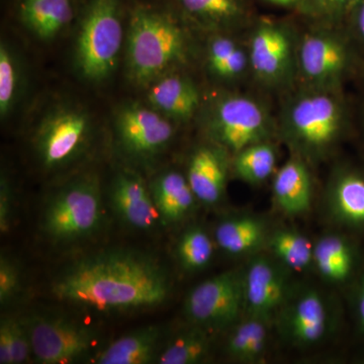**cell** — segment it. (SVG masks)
<instances>
[{"instance_id": "4dcf8cb0", "label": "cell", "mask_w": 364, "mask_h": 364, "mask_svg": "<svg viewBox=\"0 0 364 364\" xmlns=\"http://www.w3.org/2000/svg\"><path fill=\"white\" fill-rule=\"evenodd\" d=\"M214 242L205 229L189 227L176 245V256L183 269L198 272L208 267L214 256Z\"/></svg>"}, {"instance_id": "ac0fdd59", "label": "cell", "mask_w": 364, "mask_h": 364, "mask_svg": "<svg viewBox=\"0 0 364 364\" xmlns=\"http://www.w3.org/2000/svg\"><path fill=\"white\" fill-rule=\"evenodd\" d=\"M153 82L148 91V102L173 122L189 121L202 107L200 90L188 76L166 73Z\"/></svg>"}, {"instance_id": "7402d4cb", "label": "cell", "mask_w": 364, "mask_h": 364, "mask_svg": "<svg viewBox=\"0 0 364 364\" xmlns=\"http://www.w3.org/2000/svg\"><path fill=\"white\" fill-rule=\"evenodd\" d=\"M233 33H217L208 41L205 63L210 75L223 82H241L251 77L247 41Z\"/></svg>"}, {"instance_id": "277c9868", "label": "cell", "mask_w": 364, "mask_h": 364, "mask_svg": "<svg viewBox=\"0 0 364 364\" xmlns=\"http://www.w3.org/2000/svg\"><path fill=\"white\" fill-rule=\"evenodd\" d=\"M359 59L360 54L343 26L311 23L299 35L296 88L343 91Z\"/></svg>"}, {"instance_id": "4fadbf2b", "label": "cell", "mask_w": 364, "mask_h": 364, "mask_svg": "<svg viewBox=\"0 0 364 364\" xmlns=\"http://www.w3.org/2000/svg\"><path fill=\"white\" fill-rule=\"evenodd\" d=\"M275 318L282 336L296 346L320 343L332 329V316L327 301L313 289L291 294Z\"/></svg>"}, {"instance_id": "7c38bea8", "label": "cell", "mask_w": 364, "mask_h": 364, "mask_svg": "<svg viewBox=\"0 0 364 364\" xmlns=\"http://www.w3.org/2000/svg\"><path fill=\"white\" fill-rule=\"evenodd\" d=\"M174 122L145 105H124L116 117V136L124 154L136 160H149L163 152L173 138Z\"/></svg>"}, {"instance_id": "836d02e7", "label": "cell", "mask_w": 364, "mask_h": 364, "mask_svg": "<svg viewBox=\"0 0 364 364\" xmlns=\"http://www.w3.org/2000/svg\"><path fill=\"white\" fill-rule=\"evenodd\" d=\"M258 1L287 11L310 23L322 21L320 0H258Z\"/></svg>"}, {"instance_id": "7a4b0ae2", "label": "cell", "mask_w": 364, "mask_h": 364, "mask_svg": "<svg viewBox=\"0 0 364 364\" xmlns=\"http://www.w3.org/2000/svg\"><path fill=\"white\" fill-rule=\"evenodd\" d=\"M277 136L291 155L310 164L326 159L349 126L343 91H291L277 117Z\"/></svg>"}, {"instance_id": "2e32d148", "label": "cell", "mask_w": 364, "mask_h": 364, "mask_svg": "<svg viewBox=\"0 0 364 364\" xmlns=\"http://www.w3.org/2000/svg\"><path fill=\"white\" fill-rule=\"evenodd\" d=\"M109 198L112 210L129 227L149 231L161 223L149 186L133 172L117 174L112 181Z\"/></svg>"}, {"instance_id": "9a60e30c", "label": "cell", "mask_w": 364, "mask_h": 364, "mask_svg": "<svg viewBox=\"0 0 364 364\" xmlns=\"http://www.w3.org/2000/svg\"><path fill=\"white\" fill-rule=\"evenodd\" d=\"M231 157L224 148L212 142L193 151L186 176L198 202L214 205L224 198Z\"/></svg>"}, {"instance_id": "30bf717a", "label": "cell", "mask_w": 364, "mask_h": 364, "mask_svg": "<svg viewBox=\"0 0 364 364\" xmlns=\"http://www.w3.org/2000/svg\"><path fill=\"white\" fill-rule=\"evenodd\" d=\"M245 312L244 269H231L198 284L186 296L184 314L191 324L220 330L238 322Z\"/></svg>"}, {"instance_id": "83f0119b", "label": "cell", "mask_w": 364, "mask_h": 364, "mask_svg": "<svg viewBox=\"0 0 364 364\" xmlns=\"http://www.w3.org/2000/svg\"><path fill=\"white\" fill-rule=\"evenodd\" d=\"M210 330L191 324L176 333L164 344L156 363L160 364H196L207 360L212 353Z\"/></svg>"}, {"instance_id": "f35d334b", "label": "cell", "mask_w": 364, "mask_h": 364, "mask_svg": "<svg viewBox=\"0 0 364 364\" xmlns=\"http://www.w3.org/2000/svg\"><path fill=\"white\" fill-rule=\"evenodd\" d=\"M0 363L14 364L13 338L9 318H2L0 324Z\"/></svg>"}, {"instance_id": "484cf974", "label": "cell", "mask_w": 364, "mask_h": 364, "mask_svg": "<svg viewBox=\"0 0 364 364\" xmlns=\"http://www.w3.org/2000/svg\"><path fill=\"white\" fill-rule=\"evenodd\" d=\"M355 265V249L341 235H325L314 245V267L327 282H346L350 279Z\"/></svg>"}, {"instance_id": "5b68a950", "label": "cell", "mask_w": 364, "mask_h": 364, "mask_svg": "<svg viewBox=\"0 0 364 364\" xmlns=\"http://www.w3.org/2000/svg\"><path fill=\"white\" fill-rule=\"evenodd\" d=\"M104 219L100 181L85 174L67 182L48 198L41 228L53 243L72 244L93 236Z\"/></svg>"}, {"instance_id": "6da1fadb", "label": "cell", "mask_w": 364, "mask_h": 364, "mask_svg": "<svg viewBox=\"0 0 364 364\" xmlns=\"http://www.w3.org/2000/svg\"><path fill=\"white\" fill-rule=\"evenodd\" d=\"M171 291L168 272L154 256L133 249L86 255L53 280L55 298L98 312H127L162 305Z\"/></svg>"}, {"instance_id": "e575fe53", "label": "cell", "mask_w": 364, "mask_h": 364, "mask_svg": "<svg viewBox=\"0 0 364 364\" xmlns=\"http://www.w3.org/2000/svg\"><path fill=\"white\" fill-rule=\"evenodd\" d=\"M13 338L14 364L25 363L33 355L32 343L23 318H9Z\"/></svg>"}, {"instance_id": "d590c367", "label": "cell", "mask_w": 364, "mask_h": 364, "mask_svg": "<svg viewBox=\"0 0 364 364\" xmlns=\"http://www.w3.org/2000/svg\"><path fill=\"white\" fill-rule=\"evenodd\" d=\"M344 30L355 46L359 54L364 55V0H359L345 18Z\"/></svg>"}, {"instance_id": "d4e9b609", "label": "cell", "mask_w": 364, "mask_h": 364, "mask_svg": "<svg viewBox=\"0 0 364 364\" xmlns=\"http://www.w3.org/2000/svg\"><path fill=\"white\" fill-rule=\"evenodd\" d=\"M269 235L264 220L256 215H241L220 222L215 230V240L230 255H249L264 246Z\"/></svg>"}, {"instance_id": "1f68e13d", "label": "cell", "mask_w": 364, "mask_h": 364, "mask_svg": "<svg viewBox=\"0 0 364 364\" xmlns=\"http://www.w3.org/2000/svg\"><path fill=\"white\" fill-rule=\"evenodd\" d=\"M21 69L18 57L6 43L0 45V114L6 117L18 102Z\"/></svg>"}, {"instance_id": "52a82bcc", "label": "cell", "mask_w": 364, "mask_h": 364, "mask_svg": "<svg viewBox=\"0 0 364 364\" xmlns=\"http://www.w3.org/2000/svg\"><path fill=\"white\" fill-rule=\"evenodd\" d=\"M251 77L263 88H296L299 33L291 21L257 18L248 30Z\"/></svg>"}, {"instance_id": "5bb4252c", "label": "cell", "mask_w": 364, "mask_h": 364, "mask_svg": "<svg viewBox=\"0 0 364 364\" xmlns=\"http://www.w3.org/2000/svg\"><path fill=\"white\" fill-rule=\"evenodd\" d=\"M287 268L265 256H255L244 269L245 312L272 318L291 296Z\"/></svg>"}, {"instance_id": "ffe728a7", "label": "cell", "mask_w": 364, "mask_h": 364, "mask_svg": "<svg viewBox=\"0 0 364 364\" xmlns=\"http://www.w3.org/2000/svg\"><path fill=\"white\" fill-rule=\"evenodd\" d=\"M164 330L149 325L119 337L95 354L98 364H146L156 363L164 343Z\"/></svg>"}, {"instance_id": "f1b7e54d", "label": "cell", "mask_w": 364, "mask_h": 364, "mask_svg": "<svg viewBox=\"0 0 364 364\" xmlns=\"http://www.w3.org/2000/svg\"><path fill=\"white\" fill-rule=\"evenodd\" d=\"M267 245L275 260L287 269L305 272L314 265L312 242L296 230H277L268 237Z\"/></svg>"}, {"instance_id": "ba28073f", "label": "cell", "mask_w": 364, "mask_h": 364, "mask_svg": "<svg viewBox=\"0 0 364 364\" xmlns=\"http://www.w3.org/2000/svg\"><path fill=\"white\" fill-rule=\"evenodd\" d=\"M210 142L234 156L253 144L277 136V119L257 98L227 92L215 98L205 119Z\"/></svg>"}, {"instance_id": "cb8c5ba5", "label": "cell", "mask_w": 364, "mask_h": 364, "mask_svg": "<svg viewBox=\"0 0 364 364\" xmlns=\"http://www.w3.org/2000/svg\"><path fill=\"white\" fill-rule=\"evenodd\" d=\"M75 14V0H21V23L42 40H52L63 33Z\"/></svg>"}, {"instance_id": "603a6c76", "label": "cell", "mask_w": 364, "mask_h": 364, "mask_svg": "<svg viewBox=\"0 0 364 364\" xmlns=\"http://www.w3.org/2000/svg\"><path fill=\"white\" fill-rule=\"evenodd\" d=\"M149 188L163 225L183 221L193 212L198 200L186 176L176 170L163 172Z\"/></svg>"}, {"instance_id": "ab89813d", "label": "cell", "mask_w": 364, "mask_h": 364, "mask_svg": "<svg viewBox=\"0 0 364 364\" xmlns=\"http://www.w3.org/2000/svg\"><path fill=\"white\" fill-rule=\"evenodd\" d=\"M355 296L356 321L359 331L364 335V270L358 280Z\"/></svg>"}, {"instance_id": "8d00e7d4", "label": "cell", "mask_w": 364, "mask_h": 364, "mask_svg": "<svg viewBox=\"0 0 364 364\" xmlns=\"http://www.w3.org/2000/svg\"><path fill=\"white\" fill-rule=\"evenodd\" d=\"M359 0H320L322 21L330 25L342 26L345 18Z\"/></svg>"}, {"instance_id": "3957f363", "label": "cell", "mask_w": 364, "mask_h": 364, "mask_svg": "<svg viewBox=\"0 0 364 364\" xmlns=\"http://www.w3.org/2000/svg\"><path fill=\"white\" fill-rule=\"evenodd\" d=\"M189 39L177 16L152 6L132 9L127 38V70L134 83L145 85L188 59Z\"/></svg>"}, {"instance_id": "8992f818", "label": "cell", "mask_w": 364, "mask_h": 364, "mask_svg": "<svg viewBox=\"0 0 364 364\" xmlns=\"http://www.w3.org/2000/svg\"><path fill=\"white\" fill-rule=\"evenodd\" d=\"M122 0H87L83 7L75 45L80 75L100 82L116 70L124 42Z\"/></svg>"}, {"instance_id": "f546056e", "label": "cell", "mask_w": 364, "mask_h": 364, "mask_svg": "<svg viewBox=\"0 0 364 364\" xmlns=\"http://www.w3.org/2000/svg\"><path fill=\"white\" fill-rule=\"evenodd\" d=\"M235 174L246 183L258 186L274 173L277 147L272 141L253 144L232 156Z\"/></svg>"}, {"instance_id": "8fae6325", "label": "cell", "mask_w": 364, "mask_h": 364, "mask_svg": "<svg viewBox=\"0 0 364 364\" xmlns=\"http://www.w3.org/2000/svg\"><path fill=\"white\" fill-rule=\"evenodd\" d=\"M90 136L88 114L76 107H61L48 114L38 129V156L46 168H63L85 153Z\"/></svg>"}, {"instance_id": "44dd1931", "label": "cell", "mask_w": 364, "mask_h": 364, "mask_svg": "<svg viewBox=\"0 0 364 364\" xmlns=\"http://www.w3.org/2000/svg\"><path fill=\"white\" fill-rule=\"evenodd\" d=\"M272 191L277 207L284 214L298 215L308 212L313 198V181L308 163L291 155L275 173Z\"/></svg>"}, {"instance_id": "4316f807", "label": "cell", "mask_w": 364, "mask_h": 364, "mask_svg": "<svg viewBox=\"0 0 364 364\" xmlns=\"http://www.w3.org/2000/svg\"><path fill=\"white\" fill-rule=\"evenodd\" d=\"M269 318L247 315L237 322L228 336L225 351L239 363H257L267 350Z\"/></svg>"}, {"instance_id": "74e56055", "label": "cell", "mask_w": 364, "mask_h": 364, "mask_svg": "<svg viewBox=\"0 0 364 364\" xmlns=\"http://www.w3.org/2000/svg\"><path fill=\"white\" fill-rule=\"evenodd\" d=\"M14 198L9 182L6 176H1L0 181V231L9 233L13 223Z\"/></svg>"}, {"instance_id": "9c48e42d", "label": "cell", "mask_w": 364, "mask_h": 364, "mask_svg": "<svg viewBox=\"0 0 364 364\" xmlns=\"http://www.w3.org/2000/svg\"><path fill=\"white\" fill-rule=\"evenodd\" d=\"M33 356L39 363L68 364L85 358L97 344V333L64 316L33 314L23 318Z\"/></svg>"}, {"instance_id": "d6a6232c", "label": "cell", "mask_w": 364, "mask_h": 364, "mask_svg": "<svg viewBox=\"0 0 364 364\" xmlns=\"http://www.w3.org/2000/svg\"><path fill=\"white\" fill-rule=\"evenodd\" d=\"M21 289V274L18 263L2 254L0 257V305L7 306L18 298Z\"/></svg>"}, {"instance_id": "e0dca14e", "label": "cell", "mask_w": 364, "mask_h": 364, "mask_svg": "<svg viewBox=\"0 0 364 364\" xmlns=\"http://www.w3.org/2000/svg\"><path fill=\"white\" fill-rule=\"evenodd\" d=\"M174 2L186 20L215 33L249 30L257 18L251 0H174Z\"/></svg>"}, {"instance_id": "d6986e66", "label": "cell", "mask_w": 364, "mask_h": 364, "mask_svg": "<svg viewBox=\"0 0 364 364\" xmlns=\"http://www.w3.org/2000/svg\"><path fill=\"white\" fill-rule=\"evenodd\" d=\"M328 205L340 224L363 229L364 172L352 166L337 169L328 188Z\"/></svg>"}]
</instances>
